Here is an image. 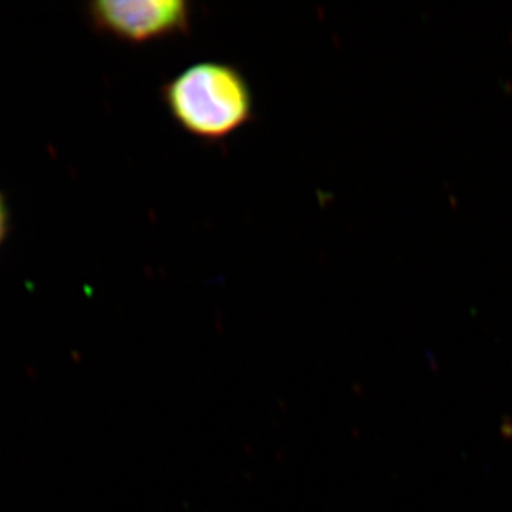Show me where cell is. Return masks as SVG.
I'll list each match as a JSON object with an SVG mask.
<instances>
[{"instance_id":"cell-1","label":"cell","mask_w":512,"mask_h":512,"mask_svg":"<svg viewBox=\"0 0 512 512\" xmlns=\"http://www.w3.org/2000/svg\"><path fill=\"white\" fill-rule=\"evenodd\" d=\"M171 119L185 133L217 143L255 116V100L245 74L234 64L205 60L185 67L161 89Z\"/></svg>"},{"instance_id":"cell-2","label":"cell","mask_w":512,"mask_h":512,"mask_svg":"<svg viewBox=\"0 0 512 512\" xmlns=\"http://www.w3.org/2000/svg\"><path fill=\"white\" fill-rule=\"evenodd\" d=\"M94 28L131 45L160 42L191 28L185 0H99L87 6Z\"/></svg>"},{"instance_id":"cell-3","label":"cell","mask_w":512,"mask_h":512,"mask_svg":"<svg viewBox=\"0 0 512 512\" xmlns=\"http://www.w3.org/2000/svg\"><path fill=\"white\" fill-rule=\"evenodd\" d=\"M9 229V211L8 205H6L5 198H3L2 192H0V245L5 241L6 235H8Z\"/></svg>"}]
</instances>
